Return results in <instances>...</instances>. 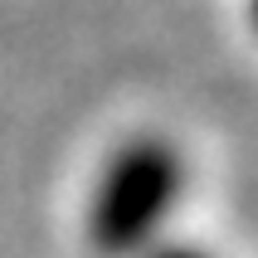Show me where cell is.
Masks as SVG:
<instances>
[{
  "label": "cell",
  "mask_w": 258,
  "mask_h": 258,
  "mask_svg": "<svg viewBox=\"0 0 258 258\" xmlns=\"http://www.w3.org/2000/svg\"><path fill=\"white\" fill-rule=\"evenodd\" d=\"M185 200V156L171 137H127L98 166L83 200V244L93 258H142Z\"/></svg>",
  "instance_id": "1"
},
{
  "label": "cell",
  "mask_w": 258,
  "mask_h": 258,
  "mask_svg": "<svg viewBox=\"0 0 258 258\" xmlns=\"http://www.w3.org/2000/svg\"><path fill=\"white\" fill-rule=\"evenodd\" d=\"M142 258H210L200 244H185V239H161V244H151Z\"/></svg>",
  "instance_id": "2"
}]
</instances>
